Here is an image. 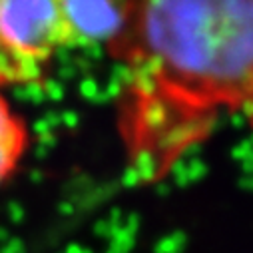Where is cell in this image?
Returning <instances> with one entry per match:
<instances>
[{
    "label": "cell",
    "instance_id": "6da1fadb",
    "mask_svg": "<svg viewBox=\"0 0 253 253\" xmlns=\"http://www.w3.org/2000/svg\"><path fill=\"white\" fill-rule=\"evenodd\" d=\"M108 52L124 68L118 132L140 185L169 175L221 118L253 132V0H130Z\"/></svg>",
    "mask_w": 253,
    "mask_h": 253
},
{
    "label": "cell",
    "instance_id": "7a4b0ae2",
    "mask_svg": "<svg viewBox=\"0 0 253 253\" xmlns=\"http://www.w3.org/2000/svg\"><path fill=\"white\" fill-rule=\"evenodd\" d=\"M64 48L56 0H0V86L38 82Z\"/></svg>",
    "mask_w": 253,
    "mask_h": 253
},
{
    "label": "cell",
    "instance_id": "3957f363",
    "mask_svg": "<svg viewBox=\"0 0 253 253\" xmlns=\"http://www.w3.org/2000/svg\"><path fill=\"white\" fill-rule=\"evenodd\" d=\"M66 48L110 46L128 16L130 0H56Z\"/></svg>",
    "mask_w": 253,
    "mask_h": 253
},
{
    "label": "cell",
    "instance_id": "277c9868",
    "mask_svg": "<svg viewBox=\"0 0 253 253\" xmlns=\"http://www.w3.org/2000/svg\"><path fill=\"white\" fill-rule=\"evenodd\" d=\"M28 146L24 122L14 114L8 100L0 94V185L18 168Z\"/></svg>",
    "mask_w": 253,
    "mask_h": 253
}]
</instances>
